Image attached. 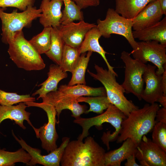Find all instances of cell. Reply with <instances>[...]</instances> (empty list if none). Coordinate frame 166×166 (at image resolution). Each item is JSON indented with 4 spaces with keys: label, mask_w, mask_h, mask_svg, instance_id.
I'll return each mask as SVG.
<instances>
[{
    "label": "cell",
    "mask_w": 166,
    "mask_h": 166,
    "mask_svg": "<svg viewBox=\"0 0 166 166\" xmlns=\"http://www.w3.org/2000/svg\"><path fill=\"white\" fill-rule=\"evenodd\" d=\"M105 151L91 136L83 142L69 141L66 146L60 164L62 166H105Z\"/></svg>",
    "instance_id": "1"
},
{
    "label": "cell",
    "mask_w": 166,
    "mask_h": 166,
    "mask_svg": "<svg viewBox=\"0 0 166 166\" xmlns=\"http://www.w3.org/2000/svg\"><path fill=\"white\" fill-rule=\"evenodd\" d=\"M159 109V105L155 103L147 104L143 108L131 112L121 123L117 143H122L129 138L138 146L143 136L152 129Z\"/></svg>",
    "instance_id": "2"
},
{
    "label": "cell",
    "mask_w": 166,
    "mask_h": 166,
    "mask_svg": "<svg viewBox=\"0 0 166 166\" xmlns=\"http://www.w3.org/2000/svg\"><path fill=\"white\" fill-rule=\"evenodd\" d=\"M127 117L120 109L112 104L106 111L100 115L92 117L84 118L81 117L75 119L73 122L81 126L82 132L77 139L83 141L89 135V130L93 126H101L104 123H109L115 128L111 133L109 131L104 132L101 138L104 144L106 145L108 149L110 148L109 142L116 140L120 133L122 121Z\"/></svg>",
    "instance_id": "3"
},
{
    "label": "cell",
    "mask_w": 166,
    "mask_h": 166,
    "mask_svg": "<svg viewBox=\"0 0 166 166\" xmlns=\"http://www.w3.org/2000/svg\"><path fill=\"white\" fill-rule=\"evenodd\" d=\"M8 44L10 58L18 68L28 71L41 70L45 68L41 54L25 39L22 30L16 33Z\"/></svg>",
    "instance_id": "4"
},
{
    "label": "cell",
    "mask_w": 166,
    "mask_h": 166,
    "mask_svg": "<svg viewBox=\"0 0 166 166\" xmlns=\"http://www.w3.org/2000/svg\"><path fill=\"white\" fill-rule=\"evenodd\" d=\"M94 67L96 73L88 69L87 72L91 77L103 85L106 96L111 104L120 109L127 117L131 112L139 108L124 96V90L121 85L117 82L116 75L96 64H95Z\"/></svg>",
    "instance_id": "5"
},
{
    "label": "cell",
    "mask_w": 166,
    "mask_h": 166,
    "mask_svg": "<svg viewBox=\"0 0 166 166\" xmlns=\"http://www.w3.org/2000/svg\"><path fill=\"white\" fill-rule=\"evenodd\" d=\"M6 8L0 7V19L2 22V42L6 44L14 38L15 34L22 31L24 27L29 28L34 20L41 15L42 10L33 6H29L26 10L18 12L17 9L11 13L5 12Z\"/></svg>",
    "instance_id": "6"
},
{
    "label": "cell",
    "mask_w": 166,
    "mask_h": 166,
    "mask_svg": "<svg viewBox=\"0 0 166 166\" xmlns=\"http://www.w3.org/2000/svg\"><path fill=\"white\" fill-rule=\"evenodd\" d=\"M97 24V26L102 36L109 38L113 34L121 35L126 39L133 50L138 49V42L132 34V19L126 18L117 13L114 9L109 8L105 19H98Z\"/></svg>",
    "instance_id": "7"
},
{
    "label": "cell",
    "mask_w": 166,
    "mask_h": 166,
    "mask_svg": "<svg viewBox=\"0 0 166 166\" xmlns=\"http://www.w3.org/2000/svg\"><path fill=\"white\" fill-rule=\"evenodd\" d=\"M130 55L125 51L121 53V58L125 65L124 78L121 85L125 93L133 94L140 101L144 89L143 75L147 65L132 58Z\"/></svg>",
    "instance_id": "8"
},
{
    "label": "cell",
    "mask_w": 166,
    "mask_h": 166,
    "mask_svg": "<svg viewBox=\"0 0 166 166\" xmlns=\"http://www.w3.org/2000/svg\"><path fill=\"white\" fill-rule=\"evenodd\" d=\"M27 107H35L43 109L46 113L48 122L38 128L37 138H40L42 148L48 153L53 151L58 147L56 144L58 136L56 129L57 112L52 105L43 102H24Z\"/></svg>",
    "instance_id": "9"
},
{
    "label": "cell",
    "mask_w": 166,
    "mask_h": 166,
    "mask_svg": "<svg viewBox=\"0 0 166 166\" xmlns=\"http://www.w3.org/2000/svg\"><path fill=\"white\" fill-rule=\"evenodd\" d=\"M138 48L130 53L134 58L146 64L150 62L157 68L156 73L162 75L166 68V45L152 40L138 42Z\"/></svg>",
    "instance_id": "10"
},
{
    "label": "cell",
    "mask_w": 166,
    "mask_h": 166,
    "mask_svg": "<svg viewBox=\"0 0 166 166\" xmlns=\"http://www.w3.org/2000/svg\"><path fill=\"white\" fill-rule=\"evenodd\" d=\"M12 133L22 148L27 151L31 157V159L27 165L28 166H34L38 164L44 166H59L64 149L70 141L69 137H63L62 143L58 148L50 152L48 154L44 155L41 154L40 149L31 147L21 137L19 139L15 135L13 130Z\"/></svg>",
    "instance_id": "11"
},
{
    "label": "cell",
    "mask_w": 166,
    "mask_h": 166,
    "mask_svg": "<svg viewBox=\"0 0 166 166\" xmlns=\"http://www.w3.org/2000/svg\"><path fill=\"white\" fill-rule=\"evenodd\" d=\"M77 97L62 93L57 89L48 93L42 99V102L51 104L54 107L58 118L57 123L58 124L60 115L63 110H70L72 113L71 116L75 119L85 113L87 110V106L80 104L77 101Z\"/></svg>",
    "instance_id": "12"
},
{
    "label": "cell",
    "mask_w": 166,
    "mask_h": 166,
    "mask_svg": "<svg viewBox=\"0 0 166 166\" xmlns=\"http://www.w3.org/2000/svg\"><path fill=\"white\" fill-rule=\"evenodd\" d=\"M96 26L95 23L86 22L83 20L77 23L60 24L57 29L65 44L79 48L87 32Z\"/></svg>",
    "instance_id": "13"
},
{
    "label": "cell",
    "mask_w": 166,
    "mask_h": 166,
    "mask_svg": "<svg viewBox=\"0 0 166 166\" xmlns=\"http://www.w3.org/2000/svg\"><path fill=\"white\" fill-rule=\"evenodd\" d=\"M156 68L155 65H147L143 75L146 86L142 93L141 98L150 104L158 102L163 95L162 75L156 73Z\"/></svg>",
    "instance_id": "14"
},
{
    "label": "cell",
    "mask_w": 166,
    "mask_h": 166,
    "mask_svg": "<svg viewBox=\"0 0 166 166\" xmlns=\"http://www.w3.org/2000/svg\"><path fill=\"white\" fill-rule=\"evenodd\" d=\"M137 146L141 152L139 161L141 166H166V152L145 135Z\"/></svg>",
    "instance_id": "15"
},
{
    "label": "cell",
    "mask_w": 166,
    "mask_h": 166,
    "mask_svg": "<svg viewBox=\"0 0 166 166\" xmlns=\"http://www.w3.org/2000/svg\"><path fill=\"white\" fill-rule=\"evenodd\" d=\"M163 15L158 0L151 2L132 19V29L139 30L153 26L161 20Z\"/></svg>",
    "instance_id": "16"
},
{
    "label": "cell",
    "mask_w": 166,
    "mask_h": 166,
    "mask_svg": "<svg viewBox=\"0 0 166 166\" xmlns=\"http://www.w3.org/2000/svg\"><path fill=\"white\" fill-rule=\"evenodd\" d=\"M63 0H42L40 8L42 10L39 22L44 27L57 28L62 17Z\"/></svg>",
    "instance_id": "17"
},
{
    "label": "cell",
    "mask_w": 166,
    "mask_h": 166,
    "mask_svg": "<svg viewBox=\"0 0 166 166\" xmlns=\"http://www.w3.org/2000/svg\"><path fill=\"white\" fill-rule=\"evenodd\" d=\"M27 105L24 102H20L16 105L2 106L0 105V124L4 120L9 119L14 121L16 124L23 129L26 127L23 124L26 121L34 130L37 137L38 136V128H35L32 124L29 118L31 113L26 110Z\"/></svg>",
    "instance_id": "18"
},
{
    "label": "cell",
    "mask_w": 166,
    "mask_h": 166,
    "mask_svg": "<svg viewBox=\"0 0 166 166\" xmlns=\"http://www.w3.org/2000/svg\"><path fill=\"white\" fill-rule=\"evenodd\" d=\"M102 36L97 26L89 30L86 34L84 39L78 49L81 54L87 51L95 52L99 53L105 62L108 70L116 75H118L113 70V67L109 63L106 57L107 53L105 51L99 42V39Z\"/></svg>",
    "instance_id": "19"
},
{
    "label": "cell",
    "mask_w": 166,
    "mask_h": 166,
    "mask_svg": "<svg viewBox=\"0 0 166 166\" xmlns=\"http://www.w3.org/2000/svg\"><path fill=\"white\" fill-rule=\"evenodd\" d=\"M47 74L48 77L47 79L38 85L41 86V88L32 94V96L39 95L37 100L45 97L50 92L57 90L59 82L68 76L67 72L63 71L59 65L55 64H51L49 66Z\"/></svg>",
    "instance_id": "20"
},
{
    "label": "cell",
    "mask_w": 166,
    "mask_h": 166,
    "mask_svg": "<svg viewBox=\"0 0 166 166\" xmlns=\"http://www.w3.org/2000/svg\"><path fill=\"white\" fill-rule=\"evenodd\" d=\"M132 34L134 39L142 41L152 40L166 45V16L155 25L139 30H134Z\"/></svg>",
    "instance_id": "21"
},
{
    "label": "cell",
    "mask_w": 166,
    "mask_h": 166,
    "mask_svg": "<svg viewBox=\"0 0 166 166\" xmlns=\"http://www.w3.org/2000/svg\"><path fill=\"white\" fill-rule=\"evenodd\" d=\"M119 148L105 153V166H120L121 162L135 154L137 146L128 138Z\"/></svg>",
    "instance_id": "22"
},
{
    "label": "cell",
    "mask_w": 166,
    "mask_h": 166,
    "mask_svg": "<svg viewBox=\"0 0 166 166\" xmlns=\"http://www.w3.org/2000/svg\"><path fill=\"white\" fill-rule=\"evenodd\" d=\"M155 0H115V11L121 16L132 19L149 2Z\"/></svg>",
    "instance_id": "23"
},
{
    "label": "cell",
    "mask_w": 166,
    "mask_h": 166,
    "mask_svg": "<svg viewBox=\"0 0 166 166\" xmlns=\"http://www.w3.org/2000/svg\"><path fill=\"white\" fill-rule=\"evenodd\" d=\"M57 90L64 94L76 97L106 96L104 87L94 88L84 84H77L72 86L61 85Z\"/></svg>",
    "instance_id": "24"
},
{
    "label": "cell",
    "mask_w": 166,
    "mask_h": 166,
    "mask_svg": "<svg viewBox=\"0 0 166 166\" xmlns=\"http://www.w3.org/2000/svg\"><path fill=\"white\" fill-rule=\"evenodd\" d=\"M31 158L29 154L22 148L13 152L0 148V166H14L18 162L27 165Z\"/></svg>",
    "instance_id": "25"
},
{
    "label": "cell",
    "mask_w": 166,
    "mask_h": 166,
    "mask_svg": "<svg viewBox=\"0 0 166 166\" xmlns=\"http://www.w3.org/2000/svg\"><path fill=\"white\" fill-rule=\"evenodd\" d=\"M91 51L81 54L78 62L71 72L72 77L68 85L72 86L77 84L86 85L85 73L90 57Z\"/></svg>",
    "instance_id": "26"
},
{
    "label": "cell",
    "mask_w": 166,
    "mask_h": 166,
    "mask_svg": "<svg viewBox=\"0 0 166 166\" xmlns=\"http://www.w3.org/2000/svg\"><path fill=\"white\" fill-rule=\"evenodd\" d=\"M64 43L57 28L52 27L51 44L49 50L45 54L57 65H59Z\"/></svg>",
    "instance_id": "27"
},
{
    "label": "cell",
    "mask_w": 166,
    "mask_h": 166,
    "mask_svg": "<svg viewBox=\"0 0 166 166\" xmlns=\"http://www.w3.org/2000/svg\"><path fill=\"white\" fill-rule=\"evenodd\" d=\"M81 54L78 48L73 47L64 44L59 66L63 71L71 73L76 66Z\"/></svg>",
    "instance_id": "28"
},
{
    "label": "cell",
    "mask_w": 166,
    "mask_h": 166,
    "mask_svg": "<svg viewBox=\"0 0 166 166\" xmlns=\"http://www.w3.org/2000/svg\"><path fill=\"white\" fill-rule=\"evenodd\" d=\"M77 100L78 102H85L88 103L90 106L85 113L93 112L101 114L104 112L112 104L111 103L107 96H81L77 97Z\"/></svg>",
    "instance_id": "29"
},
{
    "label": "cell",
    "mask_w": 166,
    "mask_h": 166,
    "mask_svg": "<svg viewBox=\"0 0 166 166\" xmlns=\"http://www.w3.org/2000/svg\"><path fill=\"white\" fill-rule=\"evenodd\" d=\"M64 8L60 21L61 24L64 25L74 21L84 20L83 13L79 7L72 0H63Z\"/></svg>",
    "instance_id": "30"
},
{
    "label": "cell",
    "mask_w": 166,
    "mask_h": 166,
    "mask_svg": "<svg viewBox=\"0 0 166 166\" xmlns=\"http://www.w3.org/2000/svg\"><path fill=\"white\" fill-rule=\"evenodd\" d=\"M51 28L52 27L50 26L44 27L40 33L29 41L40 54L45 53L50 48Z\"/></svg>",
    "instance_id": "31"
},
{
    "label": "cell",
    "mask_w": 166,
    "mask_h": 166,
    "mask_svg": "<svg viewBox=\"0 0 166 166\" xmlns=\"http://www.w3.org/2000/svg\"><path fill=\"white\" fill-rule=\"evenodd\" d=\"M35 98L30 94L19 95L16 93L8 92L0 89V105L9 106L20 102H34Z\"/></svg>",
    "instance_id": "32"
},
{
    "label": "cell",
    "mask_w": 166,
    "mask_h": 166,
    "mask_svg": "<svg viewBox=\"0 0 166 166\" xmlns=\"http://www.w3.org/2000/svg\"><path fill=\"white\" fill-rule=\"evenodd\" d=\"M152 130V141L166 152V124L156 122Z\"/></svg>",
    "instance_id": "33"
},
{
    "label": "cell",
    "mask_w": 166,
    "mask_h": 166,
    "mask_svg": "<svg viewBox=\"0 0 166 166\" xmlns=\"http://www.w3.org/2000/svg\"><path fill=\"white\" fill-rule=\"evenodd\" d=\"M35 0H0V7H15L24 11L29 6H33Z\"/></svg>",
    "instance_id": "34"
},
{
    "label": "cell",
    "mask_w": 166,
    "mask_h": 166,
    "mask_svg": "<svg viewBox=\"0 0 166 166\" xmlns=\"http://www.w3.org/2000/svg\"><path fill=\"white\" fill-rule=\"evenodd\" d=\"M81 9L89 7L97 6L100 3V0H72Z\"/></svg>",
    "instance_id": "35"
},
{
    "label": "cell",
    "mask_w": 166,
    "mask_h": 166,
    "mask_svg": "<svg viewBox=\"0 0 166 166\" xmlns=\"http://www.w3.org/2000/svg\"><path fill=\"white\" fill-rule=\"evenodd\" d=\"M156 123L160 122L166 124V108L159 109L156 112L155 117Z\"/></svg>",
    "instance_id": "36"
},
{
    "label": "cell",
    "mask_w": 166,
    "mask_h": 166,
    "mask_svg": "<svg viewBox=\"0 0 166 166\" xmlns=\"http://www.w3.org/2000/svg\"><path fill=\"white\" fill-rule=\"evenodd\" d=\"M135 154L131 155L126 160L127 162L125 164V166H141L137 164L135 160Z\"/></svg>",
    "instance_id": "37"
},
{
    "label": "cell",
    "mask_w": 166,
    "mask_h": 166,
    "mask_svg": "<svg viewBox=\"0 0 166 166\" xmlns=\"http://www.w3.org/2000/svg\"><path fill=\"white\" fill-rule=\"evenodd\" d=\"M161 85L163 95L166 96V68L162 74Z\"/></svg>",
    "instance_id": "38"
},
{
    "label": "cell",
    "mask_w": 166,
    "mask_h": 166,
    "mask_svg": "<svg viewBox=\"0 0 166 166\" xmlns=\"http://www.w3.org/2000/svg\"><path fill=\"white\" fill-rule=\"evenodd\" d=\"M162 12L165 16L166 15V0H158Z\"/></svg>",
    "instance_id": "39"
},
{
    "label": "cell",
    "mask_w": 166,
    "mask_h": 166,
    "mask_svg": "<svg viewBox=\"0 0 166 166\" xmlns=\"http://www.w3.org/2000/svg\"><path fill=\"white\" fill-rule=\"evenodd\" d=\"M158 102L160 103L163 107L166 108V96L163 95L159 99Z\"/></svg>",
    "instance_id": "40"
}]
</instances>
